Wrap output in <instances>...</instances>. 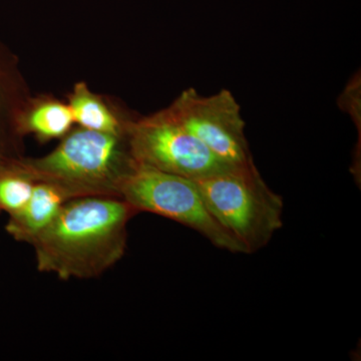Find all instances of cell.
Segmentation results:
<instances>
[{
    "mask_svg": "<svg viewBox=\"0 0 361 361\" xmlns=\"http://www.w3.org/2000/svg\"><path fill=\"white\" fill-rule=\"evenodd\" d=\"M214 218L245 248L255 253L282 227L284 203L256 166L229 167L194 180Z\"/></svg>",
    "mask_w": 361,
    "mask_h": 361,
    "instance_id": "cell-2",
    "label": "cell"
},
{
    "mask_svg": "<svg viewBox=\"0 0 361 361\" xmlns=\"http://www.w3.org/2000/svg\"><path fill=\"white\" fill-rule=\"evenodd\" d=\"M133 163L121 147V135L82 128L49 155L20 165L35 182L56 183L82 197H118V185Z\"/></svg>",
    "mask_w": 361,
    "mask_h": 361,
    "instance_id": "cell-3",
    "label": "cell"
},
{
    "mask_svg": "<svg viewBox=\"0 0 361 361\" xmlns=\"http://www.w3.org/2000/svg\"><path fill=\"white\" fill-rule=\"evenodd\" d=\"M35 180L20 165L0 174V212L14 215L32 196Z\"/></svg>",
    "mask_w": 361,
    "mask_h": 361,
    "instance_id": "cell-10",
    "label": "cell"
},
{
    "mask_svg": "<svg viewBox=\"0 0 361 361\" xmlns=\"http://www.w3.org/2000/svg\"><path fill=\"white\" fill-rule=\"evenodd\" d=\"M118 195L137 213L163 216L200 233L218 248L231 253H246L238 240L208 210L194 180L161 172L134 161L118 185Z\"/></svg>",
    "mask_w": 361,
    "mask_h": 361,
    "instance_id": "cell-4",
    "label": "cell"
},
{
    "mask_svg": "<svg viewBox=\"0 0 361 361\" xmlns=\"http://www.w3.org/2000/svg\"><path fill=\"white\" fill-rule=\"evenodd\" d=\"M80 196L71 188L47 180L35 182L32 196L18 213L11 215L6 230L18 241H30L58 216L66 203Z\"/></svg>",
    "mask_w": 361,
    "mask_h": 361,
    "instance_id": "cell-7",
    "label": "cell"
},
{
    "mask_svg": "<svg viewBox=\"0 0 361 361\" xmlns=\"http://www.w3.org/2000/svg\"><path fill=\"white\" fill-rule=\"evenodd\" d=\"M70 108L73 121L84 129L121 135L122 130L116 116L99 97L90 92L84 82L75 85Z\"/></svg>",
    "mask_w": 361,
    "mask_h": 361,
    "instance_id": "cell-8",
    "label": "cell"
},
{
    "mask_svg": "<svg viewBox=\"0 0 361 361\" xmlns=\"http://www.w3.org/2000/svg\"><path fill=\"white\" fill-rule=\"evenodd\" d=\"M73 121L70 106L49 102L39 104L26 118V130L42 140L56 139L63 137Z\"/></svg>",
    "mask_w": 361,
    "mask_h": 361,
    "instance_id": "cell-9",
    "label": "cell"
},
{
    "mask_svg": "<svg viewBox=\"0 0 361 361\" xmlns=\"http://www.w3.org/2000/svg\"><path fill=\"white\" fill-rule=\"evenodd\" d=\"M137 214L120 197L73 199L30 241L37 269L61 279L99 277L121 260L127 247V226Z\"/></svg>",
    "mask_w": 361,
    "mask_h": 361,
    "instance_id": "cell-1",
    "label": "cell"
},
{
    "mask_svg": "<svg viewBox=\"0 0 361 361\" xmlns=\"http://www.w3.org/2000/svg\"><path fill=\"white\" fill-rule=\"evenodd\" d=\"M129 151L135 163L199 180L229 168L177 120L170 110L130 123Z\"/></svg>",
    "mask_w": 361,
    "mask_h": 361,
    "instance_id": "cell-5",
    "label": "cell"
},
{
    "mask_svg": "<svg viewBox=\"0 0 361 361\" xmlns=\"http://www.w3.org/2000/svg\"><path fill=\"white\" fill-rule=\"evenodd\" d=\"M170 110L216 158L229 167L254 166L241 109L230 90L203 97L189 89Z\"/></svg>",
    "mask_w": 361,
    "mask_h": 361,
    "instance_id": "cell-6",
    "label": "cell"
}]
</instances>
